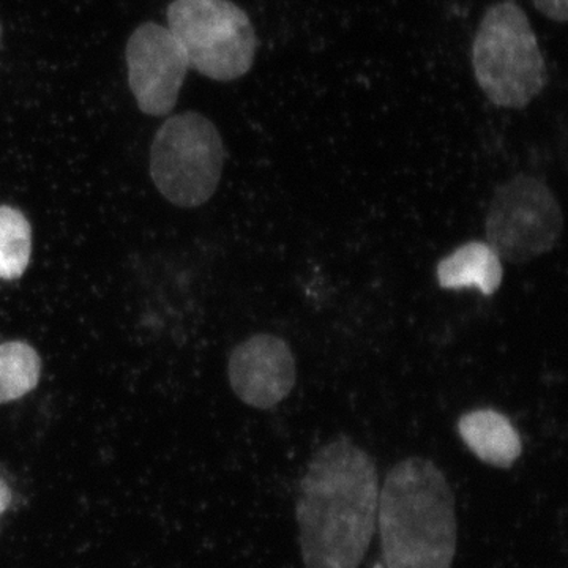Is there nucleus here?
Instances as JSON below:
<instances>
[{
    "instance_id": "nucleus-9",
    "label": "nucleus",
    "mask_w": 568,
    "mask_h": 568,
    "mask_svg": "<svg viewBox=\"0 0 568 568\" xmlns=\"http://www.w3.org/2000/svg\"><path fill=\"white\" fill-rule=\"evenodd\" d=\"M463 443L485 465L508 469L521 455V437L504 414L476 409L458 420Z\"/></svg>"
},
{
    "instance_id": "nucleus-4",
    "label": "nucleus",
    "mask_w": 568,
    "mask_h": 568,
    "mask_svg": "<svg viewBox=\"0 0 568 568\" xmlns=\"http://www.w3.org/2000/svg\"><path fill=\"white\" fill-rule=\"evenodd\" d=\"M223 138L196 111L171 115L153 136L151 178L164 200L182 209L207 203L222 181Z\"/></svg>"
},
{
    "instance_id": "nucleus-10",
    "label": "nucleus",
    "mask_w": 568,
    "mask_h": 568,
    "mask_svg": "<svg viewBox=\"0 0 568 568\" xmlns=\"http://www.w3.org/2000/svg\"><path fill=\"white\" fill-rule=\"evenodd\" d=\"M436 275L444 290L476 287L484 295H493L503 283V260L485 242H469L444 257Z\"/></svg>"
},
{
    "instance_id": "nucleus-7",
    "label": "nucleus",
    "mask_w": 568,
    "mask_h": 568,
    "mask_svg": "<svg viewBox=\"0 0 568 568\" xmlns=\"http://www.w3.org/2000/svg\"><path fill=\"white\" fill-rule=\"evenodd\" d=\"M129 85L144 114H171L190 65L181 43L166 26L142 22L125 47Z\"/></svg>"
},
{
    "instance_id": "nucleus-14",
    "label": "nucleus",
    "mask_w": 568,
    "mask_h": 568,
    "mask_svg": "<svg viewBox=\"0 0 568 568\" xmlns=\"http://www.w3.org/2000/svg\"><path fill=\"white\" fill-rule=\"evenodd\" d=\"M11 503V491L6 481L0 480V514L7 510Z\"/></svg>"
},
{
    "instance_id": "nucleus-2",
    "label": "nucleus",
    "mask_w": 568,
    "mask_h": 568,
    "mask_svg": "<svg viewBox=\"0 0 568 568\" xmlns=\"http://www.w3.org/2000/svg\"><path fill=\"white\" fill-rule=\"evenodd\" d=\"M387 568H452L457 555L455 496L443 470L422 457L396 463L377 504Z\"/></svg>"
},
{
    "instance_id": "nucleus-13",
    "label": "nucleus",
    "mask_w": 568,
    "mask_h": 568,
    "mask_svg": "<svg viewBox=\"0 0 568 568\" xmlns=\"http://www.w3.org/2000/svg\"><path fill=\"white\" fill-rule=\"evenodd\" d=\"M536 9L549 20L564 24L568 17V0H532Z\"/></svg>"
},
{
    "instance_id": "nucleus-6",
    "label": "nucleus",
    "mask_w": 568,
    "mask_h": 568,
    "mask_svg": "<svg viewBox=\"0 0 568 568\" xmlns=\"http://www.w3.org/2000/svg\"><path fill=\"white\" fill-rule=\"evenodd\" d=\"M562 231V209L547 183L519 174L497 186L485 220V234L500 260L528 264L551 252Z\"/></svg>"
},
{
    "instance_id": "nucleus-11",
    "label": "nucleus",
    "mask_w": 568,
    "mask_h": 568,
    "mask_svg": "<svg viewBox=\"0 0 568 568\" xmlns=\"http://www.w3.org/2000/svg\"><path fill=\"white\" fill-rule=\"evenodd\" d=\"M40 355L28 343L0 345V405L17 402L32 392L40 381Z\"/></svg>"
},
{
    "instance_id": "nucleus-3",
    "label": "nucleus",
    "mask_w": 568,
    "mask_h": 568,
    "mask_svg": "<svg viewBox=\"0 0 568 568\" xmlns=\"http://www.w3.org/2000/svg\"><path fill=\"white\" fill-rule=\"evenodd\" d=\"M474 77L480 91L507 110H523L548 82L547 63L528 14L514 0L489 7L473 43Z\"/></svg>"
},
{
    "instance_id": "nucleus-1",
    "label": "nucleus",
    "mask_w": 568,
    "mask_h": 568,
    "mask_svg": "<svg viewBox=\"0 0 568 568\" xmlns=\"http://www.w3.org/2000/svg\"><path fill=\"white\" fill-rule=\"evenodd\" d=\"M377 504L373 458L345 436L324 444L302 478L295 507L304 567H361L375 536Z\"/></svg>"
},
{
    "instance_id": "nucleus-8",
    "label": "nucleus",
    "mask_w": 568,
    "mask_h": 568,
    "mask_svg": "<svg viewBox=\"0 0 568 568\" xmlns=\"http://www.w3.org/2000/svg\"><path fill=\"white\" fill-rule=\"evenodd\" d=\"M227 379L235 396L246 406L272 409L294 390L297 365L293 351L280 336H250L231 353Z\"/></svg>"
},
{
    "instance_id": "nucleus-5",
    "label": "nucleus",
    "mask_w": 568,
    "mask_h": 568,
    "mask_svg": "<svg viewBox=\"0 0 568 568\" xmlns=\"http://www.w3.org/2000/svg\"><path fill=\"white\" fill-rule=\"evenodd\" d=\"M166 17L190 69L219 82L252 70L256 32L248 14L231 0H173Z\"/></svg>"
},
{
    "instance_id": "nucleus-12",
    "label": "nucleus",
    "mask_w": 568,
    "mask_h": 568,
    "mask_svg": "<svg viewBox=\"0 0 568 568\" xmlns=\"http://www.w3.org/2000/svg\"><path fill=\"white\" fill-rule=\"evenodd\" d=\"M31 223L18 209L0 205V278H20L31 263Z\"/></svg>"
}]
</instances>
